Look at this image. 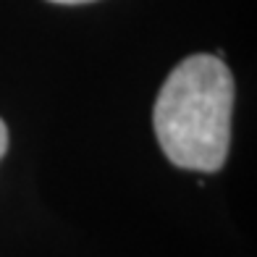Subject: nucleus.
Listing matches in <instances>:
<instances>
[{"instance_id":"nucleus-3","label":"nucleus","mask_w":257,"mask_h":257,"mask_svg":"<svg viewBox=\"0 0 257 257\" xmlns=\"http://www.w3.org/2000/svg\"><path fill=\"white\" fill-rule=\"evenodd\" d=\"M50 3H63V6H76V3H92V0H50Z\"/></svg>"},{"instance_id":"nucleus-2","label":"nucleus","mask_w":257,"mask_h":257,"mask_svg":"<svg viewBox=\"0 0 257 257\" xmlns=\"http://www.w3.org/2000/svg\"><path fill=\"white\" fill-rule=\"evenodd\" d=\"M6 147H8V128H6L3 121H0V158L6 155Z\"/></svg>"},{"instance_id":"nucleus-1","label":"nucleus","mask_w":257,"mask_h":257,"mask_svg":"<svg viewBox=\"0 0 257 257\" xmlns=\"http://www.w3.org/2000/svg\"><path fill=\"white\" fill-rule=\"evenodd\" d=\"M233 79L218 55H192L166 79L155 102V137L179 168L215 173L231 142Z\"/></svg>"}]
</instances>
